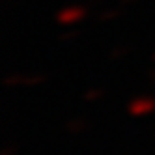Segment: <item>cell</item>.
I'll use <instances>...</instances> for the list:
<instances>
[{
    "mask_svg": "<svg viewBox=\"0 0 155 155\" xmlns=\"http://www.w3.org/2000/svg\"><path fill=\"white\" fill-rule=\"evenodd\" d=\"M47 77L45 75H36V77H25V84L28 86H34V84H39V82H45Z\"/></svg>",
    "mask_w": 155,
    "mask_h": 155,
    "instance_id": "8",
    "label": "cell"
},
{
    "mask_svg": "<svg viewBox=\"0 0 155 155\" xmlns=\"http://www.w3.org/2000/svg\"><path fill=\"white\" fill-rule=\"evenodd\" d=\"M148 77H150V81H151V82H155V68H151V69L148 71Z\"/></svg>",
    "mask_w": 155,
    "mask_h": 155,
    "instance_id": "11",
    "label": "cell"
},
{
    "mask_svg": "<svg viewBox=\"0 0 155 155\" xmlns=\"http://www.w3.org/2000/svg\"><path fill=\"white\" fill-rule=\"evenodd\" d=\"M84 17V9L82 8H69V9H64V12L58 15V21L62 23H75Z\"/></svg>",
    "mask_w": 155,
    "mask_h": 155,
    "instance_id": "2",
    "label": "cell"
},
{
    "mask_svg": "<svg viewBox=\"0 0 155 155\" xmlns=\"http://www.w3.org/2000/svg\"><path fill=\"white\" fill-rule=\"evenodd\" d=\"M127 52H129V47H124V45H121V47H114L112 51H110L108 58L110 60H118V58H124Z\"/></svg>",
    "mask_w": 155,
    "mask_h": 155,
    "instance_id": "5",
    "label": "cell"
},
{
    "mask_svg": "<svg viewBox=\"0 0 155 155\" xmlns=\"http://www.w3.org/2000/svg\"><path fill=\"white\" fill-rule=\"evenodd\" d=\"M121 13H124V9H121L120 6H114V8H105L101 13H99V21H112L116 17H120Z\"/></svg>",
    "mask_w": 155,
    "mask_h": 155,
    "instance_id": "4",
    "label": "cell"
},
{
    "mask_svg": "<svg viewBox=\"0 0 155 155\" xmlns=\"http://www.w3.org/2000/svg\"><path fill=\"white\" fill-rule=\"evenodd\" d=\"M103 95V90H99V88H95V90H88L84 94V99L86 101H95V99H99Z\"/></svg>",
    "mask_w": 155,
    "mask_h": 155,
    "instance_id": "7",
    "label": "cell"
},
{
    "mask_svg": "<svg viewBox=\"0 0 155 155\" xmlns=\"http://www.w3.org/2000/svg\"><path fill=\"white\" fill-rule=\"evenodd\" d=\"M155 108V101L153 99H137V101H133L129 105V110L131 114H146L150 110Z\"/></svg>",
    "mask_w": 155,
    "mask_h": 155,
    "instance_id": "1",
    "label": "cell"
},
{
    "mask_svg": "<svg viewBox=\"0 0 155 155\" xmlns=\"http://www.w3.org/2000/svg\"><path fill=\"white\" fill-rule=\"evenodd\" d=\"M120 2H121V6H129V4H135L137 0H120Z\"/></svg>",
    "mask_w": 155,
    "mask_h": 155,
    "instance_id": "12",
    "label": "cell"
},
{
    "mask_svg": "<svg viewBox=\"0 0 155 155\" xmlns=\"http://www.w3.org/2000/svg\"><path fill=\"white\" fill-rule=\"evenodd\" d=\"M86 127H88V124L84 120H81V118L69 120L68 124H65V129H68V133H71V135H79V133L86 131Z\"/></svg>",
    "mask_w": 155,
    "mask_h": 155,
    "instance_id": "3",
    "label": "cell"
},
{
    "mask_svg": "<svg viewBox=\"0 0 155 155\" xmlns=\"http://www.w3.org/2000/svg\"><path fill=\"white\" fill-rule=\"evenodd\" d=\"M13 151H17V148H15V146H6V150L2 151V155H12Z\"/></svg>",
    "mask_w": 155,
    "mask_h": 155,
    "instance_id": "10",
    "label": "cell"
},
{
    "mask_svg": "<svg viewBox=\"0 0 155 155\" xmlns=\"http://www.w3.org/2000/svg\"><path fill=\"white\" fill-rule=\"evenodd\" d=\"M153 60H155V54H153Z\"/></svg>",
    "mask_w": 155,
    "mask_h": 155,
    "instance_id": "13",
    "label": "cell"
},
{
    "mask_svg": "<svg viewBox=\"0 0 155 155\" xmlns=\"http://www.w3.org/2000/svg\"><path fill=\"white\" fill-rule=\"evenodd\" d=\"M77 36H79V32L77 30H71V32H65V34L60 36V41H73Z\"/></svg>",
    "mask_w": 155,
    "mask_h": 155,
    "instance_id": "9",
    "label": "cell"
},
{
    "mask_svg": "<svg viewBox=\"0 0 155 155\" xmlns=\"http://www.w3.org/2000/svg\"><path fill=\"white\" fill-rule=\"evenodd\" d=\"M4 82H6V86H17V84H21V82H25V77L19 75V73H15V75H8L6 79H4Z\"/></svg>",
    "mask_w": 155,
    "mask_h": 155,
    "instance_id": "6",
    "label": "cell"
}]
</instances>
